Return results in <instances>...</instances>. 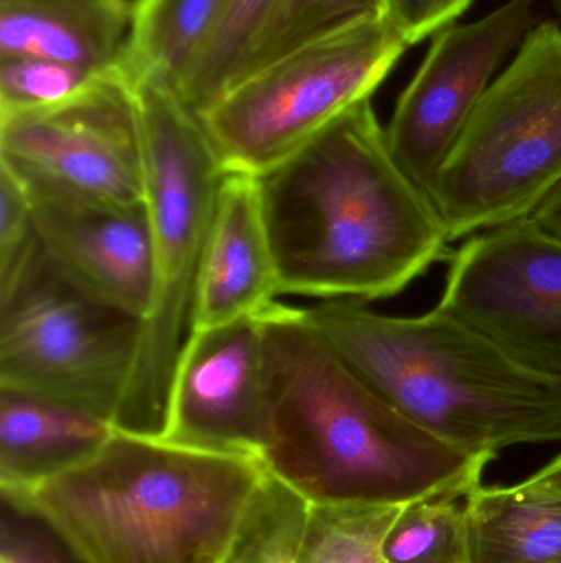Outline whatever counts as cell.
<instances>
[{
    "instance_id": "6da1fadb",
    "label": "cell",
    "mask_w": 561,
    "mask_h": 563,
    "mask_svg": "<svg viewBox=\"0 0 561 563\" xmlns=\"http://www.w3.org/2000/svg\"><path fill=\"white\" fill-rule=\"evenodd\" d=\"M256 180L280 295L388 300L447 257L440 214L392 157L371 99Z\"/></svg>"
},
{
    "instance_id": "7a4b0ae2",
    "label": "cell",
    "mask_w": 561,
    "mask_h": 563,
    "mask_svg": "<svg viewBox=\"0 0 561 563\" xmlns=\"http://www.w3.org/2000/svg\"><path fill=\"white\" fill-rule=\"evenodd\" d=\"M270 435L267 472L312 505H407L467 496L487 460L402 416L306 323L302 308L262 311Z\"/></svg>"
},
{
    "instance_id": "3957f363",
    "label": "cell",
    "mask_w": 561,
    "mask_h": 563,
    "mask_svg": "<svg viewBox=\"0 0 561 563\" xmlns=\"http://www.w3.org/2000/svg\"><path fill=\"white\" fill-rule=\"evenodd\" d=\"M329 347L425 432L467 455L561 442V383L540 376L440 303L418 317L338 298L302 308Z\"/></svg>"
},
{
    "instance_id": "277c9868",
    "label": "cell",
    "mask_w": 561,
    "mask_h": 563,
    "mask_svg": "<svg viewBox=\"0 0 561 563\" xmlns=\"http://www.w3.org/2000/svg\"><path fill=\"white\" fill-rule=\"evenodd\" d=\"M267 468L114 430L85 462L22 493L85 563H220Z\"/></svg>"
},
{
    "instance_id": "5b68a950",
    "label": "cell",
    "mask_w": 561,
    "mask_h": 563,
    "mask_svg": "<svg viewBox=\"0 0 561 563\" xmlns=\"http://www.w3.org/2000/svg\"><path fill=\"white\" fill-rule=\"evenodd\" d=\"M132 86L144 131L154 297L142 318L137 360L114 430L160 439L175 367L190 331L204 244L226 172L200 118L170 85L141 78Z\"/></svg>"
},
{
    "instance_id": "8992f818",
    "label": "cell",
    "mask_w": 561,
    "mask_h": 563,
    "mask_svg": "<svg viewBox=\"0 0 561 563\" xmlns=\"http://www.w3.org/2000/svg\"><path fill=\"white\" fill-rule=\"evenodd\" d=\"M561 190V26L527 33L486 89L430 198L450 243L530 218Z\"/></svg>"
},
{
    "instance_id": "52a82bcc",
    "label": "cell",
    "mask_w": 561,
    "mask_h": 563,
    "mask_svg": "<svg viewBox=\"0 0 561 563\" xmlns=\"http://www.w3.org/2000/svg\"><path fill=\"white\" fill-rule=\"evenodd\" d=\"M407 45L382 12L319 36L233 82L201 124L226 174L260 175L388 78Z\"/></svg>"
},
{
    "instance_id": "ba28073f",
    "label": "cell",
    "mask_w": 561,
    "mask_h": 563,
    "mask_svg": "<svg viewBox=\"0 0 561 563\" xmlns=\"http://www.w3.org/2000/svg\"><path fill=\"white\" fill-rule=\"evenodd\" d=\"M141 331V318L79 290L42 250L0 298V387L59 400L114 427Z\"/></svg>"
},
{
    "instance_id": "9c48e42d",
    "label": "cell",
    "mask_w": 561,
    "mask_h": 563,
    "mask_svg": "<svg viewBox=\"0 0 561 563\" xmlns=\"http://www.w3.org/2000/svg\"><path fill=\"white\" fill-rule=\"evenodd\" d=\"M0 164L36 190L142 203L144 131L134 86L115 73L61 104L0 119Z\"/></svg>"
},
{
    "instance_id": "30bf717a",
    "label": "cell",
    "mask_w": 561,
    "mask_h": 563,
    "mask_svg": "<svg viewBox=\"0 0 561 563\" xmlns=\"http://www.w3.org/2000/svg\"><path fill=\"white\" fill-rule=\"evenodd\" d=\"M440 305L561 383V238L532 217L464 243L450 257Z\"/></svg>"
},
{
    "instance_id": "8fae6325",
    "label": "cell",
    "mask_w": 561,
    "mask_h": 563,
    "mask_svg": "<svg viewBox=\"0 0 561 563\" xmlns=\"http://www.w3.org/2000/svg\"><path fill=\"white\" fill-rule=\"evenodd\" d=\"M537 0H509L470 25H448L395 106L385 129L399 167L430 195L494 71L536 23Z\"/></svg>"
},
{
    "instance_id": "7c38bea8",
    "label": "cell",
    "mask_w": 561,
    "mask_h": 563,
    "mask_svg": "<svg viewBox=\"0 0 561 563\" xmlns=\"http://www.w3.org/2000/svg\"><path fill=\"white\" fill-rule=\"evenodd\" d=\"M269 435L262 313L190 331L175 367L160 439L262 462Z\"/></svg>"
},
{
    "instance_id": "4fadbf2b",
    "label": "cell",
    "mask_w": 561,
    "mask_h": 563,
    "mask_svg": "<svg viewBox=\"0 0 561 563\" xmlns=\"http://www.w3.org/2000/svg\"><path fill=\"white\" fill-rule=\"evenodd\" d=\"M25 190L40 244L52 266L96 300L142 320L154 297L147 201L119 205Z\"/></svg>"
},
{
    "instance_id": "5bb4252c",
    "label": "cell",
    "mask_w": 561,
    "mask_h": 563,
    "mask_svg": "<svg viewBox=\"0 0 561 563\" xmlns=\"http://www.w3.org/2000/svg\"><path fill=\"white\" fill-rule=\"evenodd\" d=\"M279 295L256 175L226 174L204 244L190 331L262 313Z\"/></svg>"
},
{
    "instance_id": "9a60e30c",
    "label": "cell",
    "mask_w": 561,
    "mask_h": 563,
    "mask_svg": "<svg viewBox=\"0 0 561 563\" xmlns=\"http://www.w3.org/2000/svg\"><path fill=\"white\" fill-rule=\"evenodd\" d=\"M135 0H0V58L125 73Z\"/></svg>"
},
{
    "instance_id": "2e32d148",
    "label": "cell",
    "mask_w": 561,
    "mask_h": 563,
    "mask_svg": "<svg viewBox=\"0 0 561 563\" xmlns=\"http://www.w3.org/2000/svg\"><path fill=\"white\" fill-rule=\"evenodd\" d=\"M114 427L26 390L0 387V493H22L94 455Z\"/></svg>"
},
{
    "instance_id": "e0dca14e",
    "label": "cell",
    "mask_w": 561,
    "mask_h": 563,
    "mask_svg": "<svg viewBox=\"0 0 561 563\" xmlns=\"http://www.w3.org/2000/svg\"><path fill=\"white\" fill-rule=\"evenodd\" d=\"M470 563H561V486L539 472L467 495Z\"/></svg>"
},
{
    "instance_id": "ac0fdd59",
    "label": "cell",
    "mask_w": 561,
    "mask_h": 563,
    "mask_svg": "<svg viewBox=\"0 0 561 563\" xmlns=\"http://www.w3.org/2000/svg\"><path fill=\"white\" fill-rule=\"evenodd\" d=\"M227 0H135L125 53L128 81L157 78L177 91L210 42Z\"/></svg>"
},
{
    "instance_id": "d6986e66",
    "label": "cell",
    "mask_w": 561,
    "mask_h": 563,
    "mask_svg": "<svg viewBox=\"0 0 561 563\" xmlns=\"http://www.w3.org/2000/svg\"><path fill=\"white\" fill-rule=\"evenodd\" d=\"M310 503L267 472L220 563H300Z\"/></svg>"
},
{
    "instance_id": "ffe728a7",
    "label": "cell",
    "mask_w": 561,
    "mask_h": 563,
    "mask_svg": "<svg viewBox=\"0 0 561 563\" xmlns=\"http://www.w3.org/2000/svg\"><path fill=\"white\" fill-rule=\"evenodd\" d=\"M378 12L379 0H276L244 49L229 86L299 46Z\"/></svg>"
},
{
    "instance_id": "44dd1931",
    "label": "cell",
    "mask_w": 561,
    "mask_h": 563,
    "mask_svg": "<svg viewBox=\"0 0 561 563\" xmlns=\"http://www.w3.org/2000/svg\"><path fill=\"white\" fill-rule=\"evenodd\" d=\"M402 506L310 503L300 563H389L382 545Z\"/></svg>"
},
{
    "instance_id": "7402d4cb",
    "label": "cell",
    "mask_w": 561,
    "mask_h": 563,
    "mask_svg": "<svg viewBox=\"0 0 561 563\" xmlns=\"http://www.w3.org/2000/svg\"><path fill=\"white\" fill-rule=\"evenodd\" d=\"M382 552L389 563H470L467 496H428L402 506Z\"/></svg>"
},
{
    "instance_id": "603a6c76",
    "label": "cell",
    "mask_w": 561,
    "mask_h": 563,
    "mask_svg": "<svg viewBox=\"0 0 561 563\" xmlns=\"http://www.w3.org/2000/svg\"><path fill=\"white\" fill-rule=\"evenodd\" d=\"M276 0H227L220 25L177 89L181 101L200 115L229 86L234 69Z\"/></svg>"
},
{
    "instance_id": "cb8c5ba5",
    "label": "cell",
    "mask_w": 561,
    "mask_h": 563,
    "mask_svg": "<svg viewBox=\"0 0 561 563\" xmlns=\"http://www.w3.org/2000/svg\"><path fill=\"white\" fill-rule=\"evenodd\" d=\"M109 75L115 73L45 58H0V119L61 104Z\"/></svg>"
},
{
    "instance_id": "d4e9b609",
    "label": "cell",
    "mask_w": 561,
    "mask_h": 563,
    "mask_svg": "<svg viewBox=\"0 0 561 563\" xmlns=\"http://www.w3.org/2000/svg\"><path fill=\"white\" fill-rule=\"evenodd\" d=\"M40 254L29 194L15 174L0 164V298L19 285Z\"/></svg>"
},
{
    "instance_id": "484cf974",
    "label": "cell",
    "mask_w": 561,
    "mask_h": 563,
    "mask_svg": "<svg viewBox=\"0 0 561 563\" xmlns=\"http://www.w3.org/2000/svg\"><path fill=\"white\" fill-rule=\"evenodd\" d=\"M0 563H85L32 509L2 496Z\"/></svg>"
},
{
    "instance_id": "4316f807",
    "label": "cell",
    "mask_w": 561,
    "mask_h": 563,
    "mask_svg": "<svg viewBox=\"0 0 561 563\" xmlns=\"http://www.w3.org/2000/svg\"><path fill=\"white\" fill-rule=\"evenodd\" d=\"M473 0H382V15L411 46L453 23Z\"/></svg>"
},
{
    "instance_id": "83f0119b",
    "label": "cell",
    "mask_w": 561,
    "mask_h": 563,
    "mask_svg": "<svg viewBox=\"0 0 561 563\" xmlns=\"http://www.w3.org/2000/svg\"><path fill=\"white\" fill-rule=\"evenodd\" d=\"M537 223L561 238V190L532 214Z\"/></svg>"
},
{
    "instance_id": "f1b7e54d",
    "label": "cell",
    "mask_w": 561,
    "mask_h": 563,
    "mask_svg": "<svg viewBox=\"0 0 561 563\" xmlns=\"http://www.w3.org/2000/svg\"><path fill=\"white\" fill-rule=\"evenodd\" d=\"M539 473L561 486V455L557 456L552 463H549V465L540 470Z\"/></svg>"
},
{
    "instance_id": "f546056e",
    "label": "cell",
    "mask_w": 561,
    "mask_h": 563,
    "mask_svg": "<svg viewBox=\"0 0 561 563\" xmlns=\"http://www.w3.org/2000/svg\"><path fill=\"white\" fill-rule=\"evenodd\" d=\"M553 3H556L557 10H559V13L561 15V0H553Z\"/></svg>"
},
{
    "instance_id": "4dcf8cb0",
    "label": "cell",
    "mask_w": 561,
    "mask_h": 563,
    "mask_svg": "<svg viewBox=\"0 0 561 563\" xmlns=\"http://www.w3.org/2000/svg\"><path fill=\"white\" fill-rule=\"evenodd\" d=\"M379 3H381V10H382V0H379Z\"/></svg>"
}]
</instances>
